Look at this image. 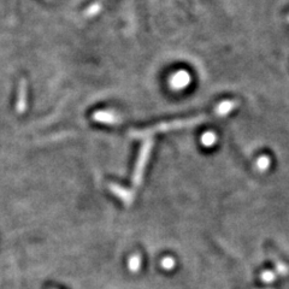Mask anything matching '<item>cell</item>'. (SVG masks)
Wrapping results in <instances>:
<instances>
[{"instance_id":"cell-1","label":"cell","mask_w":289,"mask_h":289,"mask_svg":"<svg viewBox=\"0 0 289 289\" xmlns=\"http://www.w3.org/2000/svg\"><path fill=\"white\" fill-rule=\"evenodd\" d=\"M206 116H198V117H192V118H186V120H176L171 122H165V123H161L157 125H153V127L141 129V130H131L130 134L134 138H145V137H151V135L155 134L159 131H168V130H175V129H181V128H188V127H194L196 124H200L202 122L206 121Z\"/></svg>"},{"instance_id":"cell-2","label":"cell","mask_w":289,"mask_h":289,"mask_svg":"<svg viewBox=\"0 0 289 289\" xmlns=\"http://www.w3.org/2000/svg\"><path fill=\"white\" fill-rule=\"evenodd\" d=\"M152 146H153L152 140H147L144 145H142L140 154H139L137 164H135L134 175H132V183H134V186H137V187L140 186V183L142 182L146 164H147L149 154H151V151H152Z\"/></svg>"},{"instance_id":"cell-3","label":"cell","mask_w":289,"mask_h":289,"mask_svg":"<svg viewBox=\"0 0 289 289\" xmlns=\"http://www.w3.org/2000/svg\"><path fill=\"white\" fill-rule=\"evenodd\" d=\"M110 189L115 193L116 195L118 196V198L123 200L124 204L127 203V205H129V204L132 202V199H134V195H132V193L129 192V190H127V189H124L123 187L117 186V185H111Z\"/></svg>"},{"instance_id":"cell-4","label":"cell","mask_w":289,"mask_h":289,"mask_svg":"<svg viewBox=\"0 0 289 289\" xmlns=\"http://www.w3.org/2000/svg\"><path fill=\"white\" fill-rule=\"evenodd\" d=\"M93 118L95 121L103 122V123H116V122H118L117 116L107 111L97 112V114H94Z\"/></svg>"},{"instance_id":"cell-5","label":"cell","mask_w":289,"mask_h":289,"mask_svg":"<svg viewBox=\"0 0 289 289\" xmlns=\"http://www.w3.org/2000/svg\"><path fill=\"white\" fill-rule=\"evenodd\" d=\"M27 86L25 81H22L21 86H19V93H18V103H17V110L23 111L26 106V101H27Z\"/></svg>"},{"instance_id":"cell-6","label":"cell","mask_w":289,"mask_h":289,"mask_svg":"<svg viewBox=\"0 0 289 289\" xmlns=\"http://www.w3.org/2000/svg\"><path fill=\"white\" fill-rule=\"evenodd\" d=\"M188 75L186 73H180L176 75L175 77H173L172 81H171V84L172 86L177 87V88H181L183 86H186V83L188 82Z\"/></svg>"},{"instance_id":"cell-7","label":"cell","mask_w":289,"mask_h":289,"mask_svg":"<svg viewBox=\"0 0 289 289\" xmlns=\"http://www.w3.org/2000/svg\"><path fill=\"white\" fill-rule=\"evenodd\" d=\"M234 103H231V101H227V103H223V104H220L219 106H218V108H217L216 110V114L217 115H226L227 112H229L231 108L234 107Z\"/></svg>"},{"instance_id":"cell-8","label":"cell","mask_w":289,"mask_h":289,"mask_svg":"<svg viewBox=\"0 0 289 289\" xmlns=\"http://www.w3.org/2000/svg\"><path fill=\"white\" fill-rule=\"evenodd\" d=\"M140 265H141V259L139 256L131 257L130 260H129V269H130L131 271H138L139 269H140Z\"/></svg>"},{"instance_id":"cell-9","label":"cell","mask_w":289,"mask_h":289,"mask_svg":"<svg viewBox=\"0 0 289 289\" xmlns=\"http://www.w3.org/2000/svg\"><path fill=\"white\" fill-rule=\"evenodd\" d=\"M275 277L276 276H275L273 271H264V273L261 274V280H263L265 283H271V282H274Z\"/></svg>"},{"instance_id":"cell-10","label":"cell","mask_w":289,"mask_h":289,"mask_svg":"<svg viewBox=\"0 0 289 289\" xmlns=\"http://www.w3.org/2000/svg\"><path fill=\"white\" fill-rule=\"evenodd\" d=\"M162 266L166 269V270H170V269H172L173 266H175V260L172 259V258H170V257H166L164 258V259L162 260Z\"/></svg>"},{"instance_id":"cell-11","label":"cell","mask_w":289,"mask_h":289,"mask_svg":"<svg viewBox=\"0 0 289 289\" xmlns=\"http://www.w3.org/2000/svg\"><path fill=\"white\" fill-rule=\"evenodd\" d=\"M213 141H215V137H213V134H210V132H207L206 135H204L203 138V142L207 146L212 145Z\"/></svg>"},{"instance_id":"cell-12","label":"cell","mask_w":289,"mask_h":289,"mask_svg":"<svg viewBox=\"0 0 289 289\" xmlns=\"http://www.w3.org/2000/svg\"><path fill=\"white\" fill-rule=\"evenodd\" d=\"M277 270H278V274H281V275H285L287 274V268L284 266V265H277Z\"/></svg>"},{"instance_id":"cell-13","label":"cell","mask_w":289,"mask_h":289,"mask_svg":"<svg viewBox=\"0 0 289 289\" xmlns=\"http://www.w3.org/2000/svg\"><path fill=\"white\" fill-rule=\"evenodd\" d=\"M266 166H268V159L266 158H263L261 161H259V168L265 169Z\"/></svg>"}]
</instances>
